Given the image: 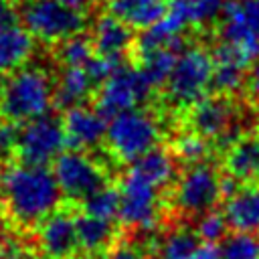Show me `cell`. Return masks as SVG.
<instances>
[{
    "label": "cell",
    "mask_w": 259,
    "mask_h": 259,
    "mask_svg": "<svg viewBox=\"0 0 259 259\" xmlns=\"http://www.w3.org/2000/svg\"><path fill=\"white\" fill-rule=\"evenodd\" d=\"M63 4H67V6H71V8H77V10H83V12H87L97 0H61Z\"/></svg>",
    "instance_id": "cell-36"
},
{
    "label": "cell",
    "mask_w": 259,
    "mask_h": 259,
    "mask_svg": "<svg viewBox=\"0 0 259 259\" xmlns=\"http://www.w3.org/2000/svg\"><path fill=\"white\" fill-rule=\"evenodd\" d=\"M170 152L174 154L176 162L182 164H196V162H204L206 156L210 154V144L206 138L194 134V132H186L182 136H178L170 148Z\"/></svg>",
    "instance_id": "cell-27"
},
{
    "label": "cell",
    "mask_w": 259,
    "mask_h": 259,
    "mask_svg": "<svg viewBox=\"0 0 259 259\" xmlns=\"http://www.w3.org/2000/svg\"><path fill=\"white\" fill-rule=\"evenodd\" d=\"M134 172H138L140 176H144L148 182H152L154 186H158L160 190L170 188L178 168H176V158L168 148H152L146 154H142L138 160L132 162L130 166Z\"/></svg>",
    "instance_id": "cell-20"
},
{
    "label": "cell",
    "mask_w": 259,
    "mask_h": 259,
    "mask_svg": "<svg viewBox=\"0 0 259 259\" xmlns=\"http://www.w3.org/2000/svg\"><path fill=\"white\" fill-rule=\"evenodd\" d=\"M180 259H219V243L200 241L188 255H184Z\"/></svg>",
    "instance_id": "cell-33"
},
{
    "label": "cell",
    "mask_w": 259,
    "mask_h": 259,
    "mask_svg": "<svg viewBox=\"0 0 259 259\" xmlns=\"http://www.w3.org/2000/svg\"><path fill=\"white\" fill-rule=\"evenodd\" d=\"M0 119L22 123L53 107V77L40 65H22L0 77Z\"/></svg>",
    "instance_id": "cell-2"
},
{
    "label": "cell",
    "mask_w": 259,
    "mask_h": 259,
    "mask_svg": "<svg viewBox=\"0 0 259 259\" xmlns=\"http://www.w3.org/2000/svg\"><path fill=\"white\" fill-rule=\"evenodd\" d=\"M219 243V259H259V233L233 231Z\"/></svg>",
    "instance_id": "cell-25"
},
{
    "label": "cell",
    "mask_w": 259,
    "mask_h": 259,
    "mask_svg": "<svg viewBox=\"0 0 259 259\" xmlns=\"http://www.w3.org/2000/svg\"><path fill=\"white\" fill-rule=\"evenodd\" d=\"M95 91V81L85 67H65L53 85V105L67 109L85 103Z\"/></svg>",
    "instance_id": "cell-19"
},
{
    "label": "cell",
    "mask_w": 259,
    "mask_h": 259,
    "mask_svg": "<svg viewBox=\"0 0 259 259\" xmlns=\"http://www.w3.org/2000/svg\"><path fill=\"white\" fill-rule=\"evenodd\" d=\"M81 210L99 219L113 221L117 219L119 210V190L111 184H101L93 192H89L85 198H81Z\"/></svg>",
    "instance_id": "cell-24"
},
{
    "label": "cell",
    "mask_w": 259,
    "mask_h": 259,
    "mask_svg": "<svg viewBox=\"0 0 259 259\" xmlns=\"http://www.w3.org/2000/svg\"><path fill=\"white\" fill-rule=\"evenodd\" d=\"M34 36L18 22L0 26V77L26 65L34 53Z\"/></svg>",
    "instance_id": "cell-18"
},
{
    "label": "cell",
    "mask_w": 259,
    "mask_h": 259,
    "mask_svg": "<svg viewBox=\"0 0 259 259\" xmlns=\"http://www.w3.org/2000/svg\"><path fill=\"white\" fill-rule=\"evenodd\" d=\"M65 134L61 119L49 111L18 123L14 152L20 162L28 164H51L65 148Z\"/></svg>",
    "instance_id": "cell-10"
},
{
    "label": "cell",
    "mask_w": 259,
    "mask_h": 259,
    "mask_svg": "<svg viewBox=\"0 0 259 259\" xmlns=\"http://www.w3.org/2000/svg\"><path fill=\"white\" fill-rule=\"evenodd\" d=\"M119 210L117 217L125 229L152 231L162 217L160 188L148 182L144 176L127 168L119 182Z\"/></svg>",
    "instance_id": "cell-7"
},
{
    "label": "cell",
    "mask_w": 259,
    "mask_h": 259,
    "mask_svg": "<svg viewBox=\"0 0 259 259\" xmlns=\"http://www.w3.org/2000/svg\"><path fill=\"white\" fill-rule=\"evenodd\" d=\"M61 125L65 134V144L69 148L89 152L103 144L107 121L95 107H87L81 103L65 109Z\"/></svg>",
    "instance_id": "cell-14"
},
{
    "label": "cell",
    "mask_w": 259,
    "mask_h": 259,
    "mask_svg": "<svg viewBox=\"0 0 259 259\" xmlns=\"http://www.w3.org/2000/svg\"><path fill=\"white\" fill-rule=\"evenodd\" d=\"M198 243H200V239H198L196 231H190L188 227H176L162 239L158 257L160 259H180V257L188 255Z\"/></svg>",
    "instance_id": "cell-28"
},
{
    "label": "cell",
    "mask_w": 259,
    "mask_h": 259,
    "mask_svg": "<svg viewBox=\"0 0 259 259\" xmlns=\"http://www.w3.org/2000/svg\"><path fill=\"white\" fill-rule=\"evenodd\" d=\"M196 235L200 241L206 243H219L227 233H229V223L223 214V210L219 208H208L206 212H202L200 217H196Z\"/></svg>",
    "instance_id": "cell-29"
},
{
    "label": "cell",
    "mask_w": 259,
    "mask_h": 259,
    "mask_svg": "<svg viewBox=\"0 0 259 259\" xmlns=\"http://www.w3.org/2000/svg\"><path fill=\"white\" fill-rule=\"evenodd\" d=\"M18 22V8L14 0H0V26Z\"/></svg>",
    "instance_id": "cell-35"
},
{
    "label": "cell",
    "mask_w": 259,
    "mask_h": 259,
    "mask_svg": "<svg viewBox=\"0 0 259 259\" xmlns=\"http://www.w3.org/2000/svg\"><path fill=\"white\" fill-rule=\"evenodd\" d=\"M95 93V109L109 119L111 115L140 107L150 99L154 87L146 81L142 71L136 65H119L109 77L99 83Z\"/></svg>",
    "instance_id": "cell-8"
},
{
    "label": "cell",
    "mask_w": 259,
    "mask_h": 259,
    "mask_svg": "<svg viewBox=\"0 0 259 259\" xmlns=\"http://www.w3.org/2000/svg\"><path fill=\"white\" fill-rule=\"evenodd\" d=\"M168 0H109V12L130 24L134 30H144L160 20Z\"/></svg>",
    "instance_id": "cell-22"
},
{
    "label": "cell",
    "mask_w": 259,
    "mask_h": 259,
    "mask_svg": "<svg viewBox=\"0 0 259 259\" xmlns=\"http://www.w3.org/2000/svg\"><path fill=\"white\" fill-rule=\"evenodd\" d=\"M223 166L237 182H259V134H247L229 142Z\"/></svg>",
    "instance_id": "cell-17"
},
{
    "label": "cell",
    "mask_w": 259,
    "mask_h": 259,
    "mask_svg": "<svg viewBox=\"0 0 259 259\" xmlns=\"http://www.w3.org/2000/svg\"><path fill=\"white\" fill-rule=\"evenodd\" d=\"M55 47V59L63 67H85V63L93 57V42L85 34H73L59 40Z\"/></svg>",
    "instance_id": "cell-26"
},
{
    "label": "cell",
    "mask_w": 259,
    "mask_h": 259,
    "mask_svg": "<svg viewBox=\"0 0 259 259\" xmlns=\"http://www.w3.org/2000/svg\"><path fill=\"white\" fill-rule=\"evenodd\" d=\"M0 170H2V152H0Z\"/></svg>",
    "instance_id": "cell-38"
},
{
    "label": "cell",
    "mask_w": 259,
    "mask_h": 259,
    "mask_svg": "<svg viewBox=\"0 0 259 259\" xmlns=\"http://www.w3.org/2000/svg\"><path fill=\"white\" fill-rule=\"evenodd\" d=\"M75 235H77L79 251L87 255H95L111 247L115 239V229L111 221L83 212V214H75Z\"/></svg>",
    "instance_id": "cell-21"
},
{
    "label": "cell",
    "mask_w": 259,
    "mask_h": 259,
    "mask_svg": "<svg viewBox=\"0 0 259 259\" xmlns=\"http://www.w3.org/2000/svg\"><path fill=\"white\" fill-rule=\"evenodd\" d=\"M16 132H18V123L0 119V152L2 154L12 152L14 142H16Z\"/></svg>",
    "instance_id": "cell-32"
},
{
    "label": "cell",
    "mask_w": 259,
    "mask_h": 259,
    "mask_svg": "<svg viewBox=\"0 0 259 259\" xmlns=\"http://www.w3.org/2000/svg\"><path fill=\"white\" fill-rule=\"evenodd\" d=\"M14 259H47V257H45L42 253H32V251H24V249H22Z\"/></svg>",
    "instance_id": "cell-37"
},
{
    "label": "cell",
    "mask_w": 259,
    "mask_h": 259,
    "mask_svg": "<svg viewBox=\"0 0 259 259\" xmlns=\"http://www.w3.org/2000/svg\"><path fill=\"white\" fill-rule=\"evenodd\" d=\"M109 259H154V257L136 245H121L111 251Z\"/></svg>",
    "instance_id": "cell-34"
},
{
    "label": "cell",
    "mask_w": 259,
    "mask_h": 259,
    "mask_svg": "<svg viewBox=\"0 0 259 259\" xmlns=\"http://www.w3.org/2000/svg\"><path fill=\"white\" fill-rule=\"evenodd\" d=\"M134 36H136L134 28L107 10L95 18L93 32L89 38H91L93 51L97 55L125 59V53H130V49H132Z\"/></svg>",
    "instance_id": "cell-16"
},
{
    "label": "cell",
    "mask_w": 259,
    "mask_h": 259,
    "mask_svg": "<svg viewBox=\"0 0 259 259\" xmlns=\"http://www.w3.org/2000/svg\"><path fill=\"white\" fill-rule=\"evenodd\" d=\"M36 243L47 259H73L79 251L75 235V212L57 206L36 225Z\"/></svg>",
    "instance_id": "cell-13"
},
{
    "label": "cell",
    "mask_w": 259,
    "mask_h": 259,
    "mask_svg": "<svg viewBox=\"0 0 259 259\" xmlns=\"http://www.w3.org/2000/svg\"><path fill=\"white\" fill-rule=\"evenodd\" d=\"M186 123L188 130L221 144H229L237 138L235 134V119H237V107L233 103V95L214 93L204 95L196 103H192L186 109Z\"/></svg>",
    "instance_id": "cell-12"
},
{
    "label": "cell",
    "mask_w": 259,
    "mask_h": 259,
    "mask_svg": "<svg viewBox=\"0 0 259 259\" xmlns=\"http://www.w3.org/2000/svg\"><path fill=\"white\" fill-rule=\"evenodd\" d=\"M243 87H245L249 99H251L255 105H259V59L249 65V69H247V73H245Z\"/></svg>",
    "instance_id": "cell-31"
},
{
    "label": "cell",
    "mask_w": 259,
    "mask_h": 259,
    "mask_svg": "<svg viewBox=\"0 0 259 259\" xmlns=\"http://www.w3.org/2000/svg\"><path fill=\"white\" fill-rule=\"evenodd\" d=\"M221 200V172L206 160L188 164V168L172 182V204L184 217L196 219Z\"/></svg>",
    "instance_id": "cell-6"
},
{
    "label": "cell",
    "mask_w": 259,
    "mask_h": 259,
    "mask_svg": "<svg viewBox=\"0 0 259 259\" xmlns=\"http://www.w3.org/2000/svg\"><path fill=\"white\" fill-rule=\"evenodd\" d=\"M53 176L63 196L69 200H81L95 188L107 182V170L89 152L67 150L53 160Z\"/></svg>",
    "instance_id": "cell-11"
},
{
    "label": "cell",
    "mask_w": 259,
    "mask_h": 259,
    "mask_svg": "<svg viewBox=\"0 0 259 259\" xmlns=\"http://www.w3.org/2000/svg\"><path fill=\"white\" fill-rule=\"evenodd\" d=\"M178 53L180 51H176L172 47H158V49H152V51H146L140 55H132V57H134V65L142 71L146 81L156 91V89L164 87V83L176 63Z\"/></svg>",
    "instance_id": "cell-23"
},
{
    "label": "cell",
    "mask_w": 259,
    "mask_h": 259,
    "mask_svg": "<svg viewBox=\"0 0 259 259\" xmlns=\"http://www.w3.org/2000/svg\"><path fill=\"white\" fill-rule=\"evenodd\" d=\"M219 42L231 47L249 65L259 59V0H225Z\"/></svg>",
    "instance_id": "cell-9"
},
{
    "label": "cell",
    "mask_w": 259,
    "mask_h": 259,
    "mask_svg": "<svg viewBox=\"0 0 259 259\" xmlns=\"http://www.w3.org/2000/svg\"><path fill=\"white\" fill-rule=\"evenodd\" d=\"M18 20L40 42L57 45L59 40L79 34L87 28V12L71 8L61 0H14Z\"/></svg>",
    "instance_id": "cell-4"
},
{
    "label": "cell",
    "mask_w": 259,
    "mask_h": 259,
    "mask_svg": "<svg viewBox=\"0 0 259 259\" xmlns=\"http://www.w3.org/2000/svg\"><path fill=\"white\" fill-rule=\"evenodd\" d=\"M61 202V190L42 164L12 162L0 170V204L16 227H36Z\"/></svg>",
    "instance_id": "cell-1"
},
{
    "label": "cell",
    "mask_w": 259,
    "mask_h": 259,
    "mask_svg": "<svg viewBox=\"0 0 259 259\" xmlns=\"http://www.w3.org/2000/svg\"><path fill=\"white\" fill-rule=\"evenodd\" d=\"M162 140V125L154 111L132 107L109 117L103 144L111 160L132 164Z\"/></svg>",
    "instance_id": "cell-3"
},
{
    "label": "cell",
    "mask_w": 259,
    "mask_h": 259,
    "mask_svg": "<svg viewBox=\"0 0 259 259\" xmlns=\"http://www.w3.org/2000/svg\"><path fill=\"white\" fill-rule=\"evenodd\" d=\"M225 0H184V10L190 26H204L221 16Z\"/></svg>",
    "instance_id": "cell-30"
},
{
    "label": "cell",
    "mask_w": 259,
    "mask_h": 259,
    "mask_svg": "<svg viewBox=\"0 0 259 259\" xmlns=\"http://www.w3.org/2000/svg\"><path fill=\"white\" fill-rule=\"evenodd\" d=\"M212 55L198 45L184 47L164 83V97L174 109H188L210 89Z\"/></svg>",
    "instance_id": "cell-5"
},
{
    "label": "cell",
    "mask_w": 259,
    "mask_h": 259,
    "mask_svg": "<svg viewBox=\"0 0 259 259\" xmlns=\"http://www.w3.org/2000/svg\"><path fill=\"white\" fill-rule=\"evenodd\" d=\"M223 200L229 229L259 233V182H241Z\"/></svg>",
    "instance_id": "cell-15"
}]
</instances>
